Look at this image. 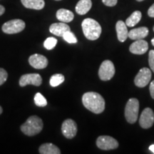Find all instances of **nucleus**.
<instances>
[{
    "label": "nucleus",
    "instance_id": "19",
    "mask_svg": "<svg viewBox=\"0 0 154 154\" xmlns=\"http://www.w3.org/2000/svg\"><path fill=\"white\" fill-rule=\"evenodd\" d=\"M22 5L27 9L41 10L45 6L44 0H21Z\"/></svg>",
    "mask_w": 154,
    "mask_h": 154
},
{
    "label": "nucleus",
    "instance_id": "6",
    "mask_svg": "<svg viewBox=\"0 0 154 154\" xmlns=\"http://www.w3.org/2000/svg\"><path fill=\"white\" fill-rule=\"evenodd\" d=\"M115 74V66L110 60H105L101 63L99 69V76L102 81H109Z\"/></svg>",
    "mask_w": 154,
    "mask_h": 154
},
{
    "label": "nucleus",
    "instance_id": "1",
    "mask_svg": "<svg viewBox=\"0 0 154 154\" xmlns=\"http://www.w3.org/2000/svg\"><path fill=\"white\" fill-rule=\"evenodd\" d=\"M82 103L88 110L96 114L101 113L105 109V100L96 92H87L82 96Z\"/></svg>",
    "mask_w": 154,
    "mask_h": 154
},
{
    "label": "nucleus",
    "instance_id": "16",
    "mask_svg": "<svg viewBox=\"0 0 154 154\" xmlns=\"http://www.w3.org/2000/svg\"><path fill=\"white\" fill-rule=\"evenodd\" d=\"M149 33V29L146 26H141L136 29H134L128 32V37L132 40L143 39L148 36Z\"/></svg>",
    "mask_w": 154,
    "mask_h": 154
},
{
    "label": "nucleus",
    "instance_id": "18",
    "mask_svg": "<svg viewBox=\"0 0 154 154\" xmlns=\"http://www.w3.org/2000/svg\"><path fill=\"white\" fill-rule=\"evenodd\" d=\"M92 2L91 0H80L76 6V11L78 14L84 15L91 9Z\"/></svg>",
    "mask_w": 154,
    "mask_h": 154
},
{
    "label": "nucleus",
    "instance_id": "14",
    "mask_svg": "<svg viewBox=\"0 0 154 154\" xmlns=\"http://www.w3.org/2000/svg\"><path fill=\"white\" fill-rule=\"evenodd\" d=\"M49 31L51 33L54 34L58 36H63L64 33H66L68 31H71L70 26L66 23H54L50 26Z\"/></svg>",
    "mask_w": 154,
    "mask_h": 154
},
{
    "label": "nucleus",
    "instance_id": "20",
    "mask_svg": "<svg viewBox=\"0 0 154 154\" xmlns=\"http://www.w3.org/2000/svg\"><path fill=\"white\" fill-rule=\"evenodd\" d=\"M38 152L41 154H60L61 151L53 143H44L39 147Z\"/></svg>",
    "mask_w": 154,
    "mask_h": 154
},
{
    "label": "nucleus",
    "instance_id": "35",
    "mask_svg": "<svg viewBox=\"0 0 154 154\" xmlns=\"http://www.w3.org/2000/svg\"><path fill=\"white\" fill-rule=\"evenodd\" d=\"M136 1H137V2H143V0H136Z\"/></svg>",
    "mask_w": 154,
    "mask_h": 154
},
{
    "label": "nucleus",
    "instance_id": "26",
    "mask_svg": "<svg viewBox=\"0 0 154 154\" xmlns=\"http://www.w3.org/2000/svg\"><path fill=\"white\" fill-rule=\"evenodd\" d=\"M7 77H8V74L6 72V70L2 68H0V86L5 83L7 79Z\"/></svg>",
    "mask_w": 154,
    "mask_h": 154
},
{
    "label": "nucleus",
    "instance_id": "3",
    "mask_svg": "<svg viewBox=\"0 0 154 154\" xmlns=\"http://www.w3.org/2000/svg\"><path fill=\"white\" fill-rule=\"evenodd\" d=\"M44 124L42 119L37 116L29 117L24 124L21 126V131L28 136H33L39 134L43 129Z\"/></svg>",
    "mask_w": 154,
    "mask_h": 154
},
{
    "label": "nucleus",
    "instance_id": "22",
    "mask_svg": "<svg viewBox=\"0 0 154 154\" xmlns=\"http://www.w3.org/2000/svg\"><path fill=\"white\" fill-rule=\"evenodd\" d=\"M65 78L63 74H54L53 76H51L50 78V85H51L52 87H57L59 85H60L61 84L64 82Z\"/></svg>",
    "mask_w": 154,
    "mask_h": 154
},
{
    "label": "nucleus",
    "instance_id": "17",
    "mask_svg": "<svg viewBox=\"0 0 154 154\" xmlns=\"http://www.w3.org/2000/svg\"><path fill=\"white\" fill-rule=\"evenodd\" d=\"M57 18L63 23L71 22L74 18V14L72 11L66 9H60L57 11Z\"/></svg>",
    "mask_w": 154,
    "mask_h": 154
},
{
    "label": "nucleus",
    "instance_id": "12",
    "mask_svg": "<svg viewBox=\"0 0 154 154\" xmlns=\"http://www.w3.org/2000/svg\"><path fill=\"white\" fill-rule=\"evenodd\" d=\"M29 63L32 67L36 69H43L47 66L49 61L47 57L42 54H35L29 58Z\"/></svg>",
    "mask_w": 154,
    "mask_h": 154
},
{
    "label": "nucleus",
    "instance_id": "15",
    "mask_svg": "<svg viewBox=\"0 0 154 154\" xmlns=\"http://www.w3.org/2000/svg\"><path fill=\"white\" fill-rule=\"evenodd\" d=\"M116 30L119 41L121 42L126 41L127 38L128 37V31L126 23L121 20L118 21L116 24Z\"/></svg>",
    "mask_w": 154,
    "mask_h": 154
},
{
    "label": "nucleus",
    "instance_id": "28",
    "mask_svg": "<svg viewBox=\"0 0 154 154\" xmlns=\"http://www.w3.org/2000/svg\"><path fill=\"white\" fill-rule=\"evenodd\" d=\"M118 0H102V2L107 7H114L116 5Z\"/></svg>",
    "mask_w": 154,
    "mask_h": 154
},
{
    "label": "nucleus",
    "instance_id": "23",
    "mask_svg": "<svg viewBox=\"0 0 154 154\" xmlns=\"http://www.w3.org/2000/svg\"><path fill=\"white\" fill-rule=\"evenodd\" d=\"M34 103L37 106L44 107L47 105V101L43 95L40 93H36L34 96Z\"/></svg>",
    "mask_w": 154,
    "mask_h": 154
},
{
    "label": "nucleus",
    "instance_id": "21",
    "mask_svg": "<svg viewBox=\"0 0 154 154\" xmlns=\"http://www.w3.org/2000/svg\"><path fill=\"white\" fill-rule=\"evenodd\" d=\"M141 17L142 14L140 11H135L134 12H133L132 14H131V16L126 19V26H129V27H133V26H134L135 25H136L140 22V20L141 19Z\"/></svg>",
    "mask_w": 154,
    "mask_h": 154
},
{
    "label": "nucleus",
    "instance_id": "27",
    "mask_svg": "<svg viewBox=\"0 0 154 154\" xmlns=\"http://www.w3.org/2000/svg\"><path fill=\"white\" fill-rule=\"evenodd\" d=\"M149 63L152 72H154V50H151L149 51Z\"/></svg>",
    "mask_w": 154,
    "mask_h": 154
},
{
    "label": "nucleus",
    "instance_id": "5",
    "mask_svg": "<svg viewBox=\"0 0 154 154\" xmlns=\"http://www.w3.org/2000/svg\"><path fill=\"white\" fill-rule=\"evenodd\" d=\"M25 26L26 24L24 21L22 19H16L9 20L5 23L2 27V29L5 34H14L22 32L25 29Z\"/></svg>",
    "mask_w": 154,
    "mask_h": 154
},
{
    "label": "nucleus",
    "instance_id": "33",
    "mask_svg": "<svg viewBox=\"0 0 154 154\" xmlns=\"http://www.w3.org/2000/svg\"><path fill=\"white\" fill-rule=\"evenodd\" d=\"M2 111H3L2 108L1 106H0V114H2Z\"/></svg>",
    "mask_w": 154,
    "mask_h": 154
},
{
    "label": "nucleus",
    "instance_id": "9",
    "mask_svg": "<svg viewBox=\"0 0 154 154\" xmlns=\"http://www.w3.org/2000/svg\"><path fill=\"white\" fill-rule=\"evenodd\" d=\"M42 78L38 74H26L22 75L19 79V86L24 87L26 85H34L36 86H41Z\"/></svg>",
    "mask_w": 154,
    "mask_h": 154
},
{
    "label": "nucleus",
    "instance_id": "8",
    "mask_svg": "<svg viewBox=\"0 0 154 154\" xmlns=\"http://www.w3.org/2000/svg\"><path fill=\"white\" fill-rule=\"evenodd\" d=\"M151 79V72L149 69L143 67L138 72L135 77V85L139 88H143L149 84Z\"/></svg>",
    "mask_w": 154,
    "mask_h": 154
},
{
    "label": "nucleus",
    "instance_id": "2",
    "mask_svg": "<svg viewBox=\"0 0 154 154\" xmlns=\"http://www.w3.org/2000/svg\"><path fill=\"white\" fill-rule=\"evenodd\" d=\"M82 27L83 33L88 40L98 39L101 34V26L99 23L93 19L87 18L82 22Z\"/></svg>",
    "mask_w": 154,
    "mask_h": 154
},
{
    "label": "nucleus",
    "instance_id": "4",
    "mask_svg": "<svg viewBox=\"0 0 154 154\" xmlns=\"http://www.w3.org/2000/svg\"><path fill=\"white\" fill-rule=\"evenodd\" d=\"M138 111H139V101L137 99H130L127 102L125 108V117L129 124H134L137 121Z\"/></svg>",
    "mask_w": 154,
    "mask_h": 154
},
{
    "label": "nucleus",
    "instance_id": "31",
    "mask_svg": "<svg viewBox=\"0 0 154 154\" xmlns=\"http://www.w3.org/2000/svg\"><path fill=\"white\" fill-rule=\"evenodd\" d=\"M5 12V8L2 5H0V16H2Z\"/></svg>",
    "mask_w": 154,
    "mask_h": 154
},
{
    "label": "nucleus",
    "instance_id": "32",
    "mask_svg": "<svg viewBox=\"0 0 154 154\" xmlns=\"http://www.w3.org/2000/svg\"><path fill=\"white\" fill-rule=\"evenodd\" d=\"M149 150L152 152V153H154V144L149 146Z\"/></svg>",
    "mask_w": 154,
    "mask_h": 154
},
{
    "label": "nucleus",
    "instance_id": "37",
    "mask_svg": "<svg viewBox=\"0 0 154 154\" xmlns=\"http://www.w3.org/2000/svg\"><path fill=\"white\" fill-rule=\"evenodd\" d=\"M153 32H154V26H153Z\"/></svg>",
    "mask_w": 154,
    "mask_h": 154
},
{
    "label": "nucleus",
    "instance_id": "25",
    "mask_svg": "<svg viewBox=\"0 0 154 154\" xmlns=\"http://www.w3.org/2000/svg\"><path fill=\"white\" fill-rule=\"evenodd\" d=\"M62 37L65 41L68 42L69 44H76L77 43V42H78L76 36H75L74 34L71 32V31H68L66 33H64Z\"/></svg>",
    "mask_w": 154,
    "mask_h": 154
},
{
    "label": "nucleus",
    "instance_id": "36",
    "mask_svg": "<svg viewBox=\"0 0 154 154\" xmlns=\"http://www.w3.org/2000/svg\"><path fill=\"white\" fill-rule=\"evenodd\" d=\"M55 1H61V0H55Z\"/></svg>",
    "mask_w": 154,
    "mask_h": 154
},
{
    "label": "nucleus",
    "instance_id": "24",
    "mask_svg": "<svg viewBox=\"0 0 154 154\" xmlns=\"http://www.w3.org/2000/svg\"><path fill=\"white\" fill-rule=\"evenodd\" d=\"M57 39L54 37H48L44 42V47L48 50H51L56 47Z\"/></svg>",
    "mask_w": 154,
    "mask_h": 154
},
{
    "label": "nucleus",
    "instance_id": "10",
    "mask_svg": "<svg viewBox=\"0 0 154 154\" xmlns=\"http://www.w3.org/2000/svg\"><path fill=\"white\" fill-rule=\"evenodd\" d=\"M61 131L66 138L72 139L77 134V125L72 119H66L63 122L61 126Z\"/></svg>",
    "mask_w": 154,
    "mask_h": 154
},
{
    "label": "nucleus",
    "instance_id": "13",
    "mask_svg": "<svg viewBox=\"0 0 154 154\" xmlns=\"http://www.w3.org/2000/svg\"><path fill=\"white\" fill-rule=\"evenodd\" d=\"M149 49V44L143 39L136 40L134 43L131 44L129 51L134 54L141 55L145 54Z\"/></svg>",
    "mask_w": 154,
    "mask_h": 154
},
{
    "label": "nucleus",
    "instance_id": "34",
    "mask_svg": "<svg viewBox=\"0 0 154 154\" xmlns=\"http://www.w3.org/2000/svg\"><path fill=\"white\" fill-rule=\"evenodd\" d=\"M151 44H152V45H153V47H154V38H152V40H151Z\"/></svg>",
    "mask_w": 154,
    "mask_h": 154
},
{
    "label": "nucleus",
    "instance_id": "7",
    "mask_svg": "<svg viewBox=\"0 0 154 154\" xmlns=\"http://www.w3.org/2000/svg\"><path fill=\"white\" fill-rule=\"evenodd\" d=\"M96 146L101 150L109 151L119 147V142L115 138L109 136H101L96 140Z\"/></svg>",
    "mask_w": 154,
    "mask_h": 154
},
{
    "label": "nucleus",
    "instance_id": "30",
    "mask_svg": "<svg viewBox=\"0 0 154 154\" xmlns=\"http://www.w3.org/2000/svg\"><path fill=\"white\" fill-rule=\"evenodd\" d=\"M149 90H150V93H151L152 99H154V81H153V82L150 84Z\"/></svg>",
    "mask_w": 154,
    "mask_h": 154
},
{
    "label": "nucleus",
    "instance_id": "29",
    "mask_svg": "<svg viewBox=\"0 0 154 154\" xmlns=\"http://www.w3.org/2000/svg\"><path fill=\"white\" fill-rule=\"evenodd\" d=\"M148 14L150 17L154 18V4L151 6V7L148 10Z\"/></svg>",
    "mask_w": 154,
    "mask_h": 154
},
{
    "label": "nucleus",
    "instance_id": "11",
    "mask_svg": "<svg viewBox=\"0 0 154 154\" xmlns=\"http://www.w3.org/2000/svg\"><path fill=\"white\" fill-rule=\"evenodd\" d=\"M154 123V113L150 108H146L140 114L139 119L140 126L143 128L147 129L151 128Z\"/></svg>",
    "mask_w": 154,
    "mask_h": 154
}]
</instances>
